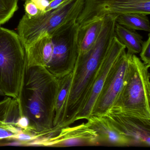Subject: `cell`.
I'll return each mask as SVG.
<instances>
[{
    "label": "cell",
    "instance_id": "obj_1",
    "mask_svg": "<svg viewBox=\"0 0 150 150\" xmlns=\"http://www.w3.org/2000/svg\"><path fill=\"white\" fill-rule=\"evenodd\" d=\"M58 88V78L44 67H26L18 102L20 116L28 118L35 139L42 137L53 127Z\"/></svg>",
    "mask_w": 150,
    "mask_h": 150
},
{
    "label": "cell",
    "instance_id": "obj_2",
    "mask_svg": "<svg viewBox=\"0 0 150 150\" xmlns=\"http://www.w3.org/2000/svg\"><path fill=\"white\" fill-rule=\"evenodd\" d=\"M117 17L110 15L104 17L102 29L94 45L86 53L79 54L72 71L62 128L74 123L76 116L86 104L101 64L115 36Z\"/></svg>",
    "mask_w": 150,
    "mask_h": 150
},
{
    "label": "cell",
    "instance_id": "obj_3",
    "mask_svg": "<svg viewBox=\"0 0 150 150\" xmlns=\"http://www.w3.org/2000/svg\"><path fill=\"white\" fill-rule=\"evenodd\" d=\"M149 69L136 54L132 55L122 88L107 115H120L150 120Z\"/></svg>",
    "mask_w": 150,
    "mask_h": 150
},
{
    "label": "cell",
    "instance_id": "obj_4",
    "mask_svg": "<svg viewBox=\"0 0 150 150\" xmlns=\"http://www.w3.org/2000/svg\"><path fill=\"white\" fill-rule=\"evenodd\" d=\"M84 0H67L56 8L30 17L25 14L17 27L24 49L45 34L52 37L76 22L84 6Z\"/></svg>",
    "mask_w": 150,
    "mask_h": 150
},
{
    "label": "cell",
    "instance_id": "obj_5",
    "mask_svg": "<svg viewBox=\"0 0 150 150\" xmlns=\"http://www.w3.org/2000/svg\"><path fill=\"white\" fill-rule=\"evenodd\" d=\"M27 67L26 52L18 33L0 26V87L19 101Z\"/></svg>",
    "mask_w": 150,
    "mask_h": 150
},
{
    "label": "cell",
    "instance_id": "obj_6",
    "mask_svg": "<svg viewBox=\"0 0 150 150\" xmlns=\"http://www.w3.org/2000/svg\"><path fill=\"white\" fill-rule=\"evenodd\" d=\"M150 14V0H84V6L77 23L82 26L110 15Z\"/></svg>",
    "mask_w": 150,
    "mask_h": 150
},
{
    "label": "cell",
    "instance_id": "obj_7",
    "mask_svg": "<svg viewBox=\"0 0 150 150\" xmlns=\"http://www.w3.org/2000/svg\"><path fill=\"white\" fill-rule=\"evenodd\" d=\"M77 22L65 30L52 37L53 56L46 70L57 78L72 71L79 56Z\"/></svg>",
    "mask_w": 150,
    "mask_h": 150
},
{
    "label": "cell",
    "instance_id": "obj_8",
    "mask_svg": "<svg viewBox=\"0 0 150 150\" xmlns=\"http://www.w3.org/2000/svg\"><path fill=\"white\" fill-rule=\"evenodd\" d=\"M132 55L125 50L117 59L106 78L91 116L108 115L122 88L128 74Z\"/></svg>",
    "mask_w": 150,
    "mask_h": 150
},
{
    "label": "cell",
    "instance_id": "obj_9",
    "mask_svg": "<svg viewBox=\"0 0 150 150\" xmlns=\"http://www.w3.org/2000/svg\"><path fill=\"white\" fill-rule=\"evenodd\" d=\"M125 49V46L119 42L115 36L97 72L87 101L83 108L75 117V122L81 119L87 120L91 116L95 103L100 93L110 71Z\"/></svg>",
    "mask_w": 150,
    "mask_h": 150
},
{
    "label": "cell",
    "instance_id": "obj_10",
    "mask_svg": "<svg viewBox=\"0 0 150 150\" xmlns=\"http://www.w3.org/2000/svg\"><path fill=\"white\" fill-rule=\"evenodd\" d=\"M111 124L129 141L130 146H150V120L117 115L106 116Z\"/></svg>",
    "mask_w": 150,
    "mask_h": 150
},
{
    "label": "cell",
    "instance_id": "obj_11",
    "mask_svg": "<svg viewBox=\"0 0 150 150\" xmlns=\"http://www.w3.org/2000/svg\"><path fill=\"white\" fill-rule=\"evenodd\" d=\"M44 146H99L95 132L82 123L77 126L62 127L57 135L48 140Z\"/></svg>",
    "mask_w": 150,
    "mask_h": 150
},
{
    "label": "cell",
    "instance_id": "obj_12",
    "mask_svg": "<svg viewBox=\"0 0 150 150\" xmlns=\"http://www.w3.org/2000/svg\"><path fill=\"white\" fill-rule=\"evenodd\" d=\"M86 125L95 132L99 146H131L129 141L121 135L106 116H91Z\"/></svg>",
    "mask_w": 150,
    "mask_h": 150
},
{
    "label": "cell",
    "instance_id": "obj_13",
    "mask_svg": "<svg viewBox=\"0 0 150 150\" xmlns=\"http://www.w3.org/2000/svg\"><path fill=\"white\" fill-rule=\"evenodd\" d=\"M25 50L27 67H42L46 70L53 56L54 44L52 37L48 34H44Z\"/></svg>",
    "mask_w": 150,
    "mask_h": 150
},
{
    "label": "cell",
    "instance_id": "obj_14",
    "mask_svg": "<svg viewBox=\"0 0 150 150\" xmlns=\"http://www.w3.org/2000/svg\"><path fill=\"white\" fill-rule=\"evenodd\" d=\"M104 18L79 26L78 34L79 54L86 53L94 45L102 29Z\"/></svg>",
    "mask_w": 150,
    "mask_h": 150
},
{
    "label": "cell",
    "instance_id": "obj_15",
    "mask_svg": "<svg viewBox=\"0 0 150 150\" xmlns=\"http://www.w3.org/2000/svg\"><path fill=\"white\" fill-rule=\"evenodd\" d=\"M71 78L72 72L64 77L58 78V88L55 102L53 127H61L64 118L66 103L71 86Z\"/></svg>",
    "mask_w": 150,
    "mask_h": 150
},
{
    "label": "cell",
    "instance_id": "obj_16",
    "mask_svg": "<svg viewBox=\"0 0 150 150\" xmlns=\"http://www.w3.org/2000/svg\"><path fill=\"white\" fill-rule=\"evenodd\" d=\"M115 34L119 42L127 49L128 54L139 53L143 44V37L136 32L116 23Z\"/></svg>",
    "mask_w": 150,
    "mask_h": 150
},
{
    "label": "cell",
    "instance_id": "obj_17",
    "mask_svg": "<svg viewBox=\"0 0 150 150\" xmlns=\"http://www.w3.org/2000/svg\"><path fill=\"white\" fill-rule=\"evenodd\" d=\"M116 22L132 30L150 32V22L147 16L138 13L125 14L118 16Z\"/></svg>",
    "mask_w": 150,
    "mask_h": 150
},
{
    "label": "cell",
    "instance_id": "obj_18",
    "mask_svg": "<svg viewBox=\"0 0 150 150\" xmlns=\"http://www.w3.org/2000/svg\"><path fill=\"white\" fill-rule=\"evenodd\" d=\"M19 0H0V25L13 17L18 10Z\"/></svg>",
    "mask_w": 150,
    "mask_h": 150
},
{
    "label": "cell",
    "instance_id": "obj_19",
    "mask_svg": "<svg viewBox=\"0 0 150 150\" xmlns=\"http://www.w3.org/2000/svg\"><path fill=\"white\" fill-rule=\"evenodd\" d=\"M12 101V98L7 96L0 102V125L4 123L8 118Z\"/></svg>",
    "mask_w": 150,
    "mask_h": 150
},
{
    "label": "cell",
    "instance_id": "obj_20",
    "mask_svg": "<svg viewBox=\"0 0 150 150\" xmlns=\"http://www.w3.org/2000/svg\"><path fill=\"white\" fill-rule=\"evenodd\" d=\"M140 59L144 65L150 67V34H148L146 41L143 42L141 51L139 52Z\"/></svg>",
    "mask_w": 150,
    "mask_h": 150
},
{
    "label": "cell",
    "instance_id": "obj_21",
    "mask_svg": "<svg viewBox=\"0 0 150 150\" xmlns=\"http://www.w3.org/2000/svg\"><path fill=\"white\" fill-rule=\"evenodd\" d=\"M24 7L25 14L30 17L36 16L42 12L32 0H26Z\"/></svg>",
    "mask_w": 150,
    "mask_h": 150
},
{
    "label": "cell",
    "instance_id": "obj_22",
    "mask_svg": "<svg viewBox=\"0 0 150 150\" xmlns=\"http://www.w3.org/2000/svg\"><path fill=\"white\" fill-rule=\"evenodd\" d=\"M35 139V136L32 134L25 132H22L18 133L14 139H18L22 141L29 142V141H32Z\"/></svg>",
    "mask_w": 150,
    "mask_h": 150
},
{
    "label": "cell",
    "instance_id": "obj_23",
    "mask_svg": "<svg viewBox=\"0 0 150 150\" xmlns=\"http://www.w3.org/2000/svg\"><path fill=\"white\" fill-rule=\"evenodd\" d=\"M67 0H52L50 2L48 3V5L45 8L44 10L42 12H45L52 10L56 8L59 5L64 3Z\"/></svg>",
    "mask_w": 150,
    "mask_h": 150
},
{
    "label": "cell",
    "instance_id": "obj_24",
    "mask_svg": "<svg viewBox=\"0 0 150 150\" xmlns=\"http://www.w3.org/2000/svg\"><path fill=\"white\" fill-rule=\"evenodd\" d=\"M0 96H5V94H4V92L2 91V89L1 88V87H0Z\"/></svg>",
    "mask_w": 150,
    "mask_h": 150
},
{
    "label": "cell",
    "instance_id": "obj_25",
    "mask_svg": "<svg viewBox=\"0 0 150 150\" xmlns=\"http://www.w3.org/2000/svg\"><path fill=\"white\" fill-rule=\"evenodd\" d=\"M45 1H47V2H48V3H49V2H50V1H52V0H45Z\"/></svg>",
    "mask_w": 150,
    "mask_h": 150
},
{
    "label": "cell",
    "instance_id": "obj_26",
    "mask_svg": "<svg viewBox=\"0 0 150 150\" xmlns=\"http://www.w3.org/2000/svg\"><path fill=\"white\" fill-rule=\"evenodd\" d=\"M24 1H26V0H24Z\"/></svg>",
    "mask_w": 150,
    "mask_h": 150
}]
</instances>
